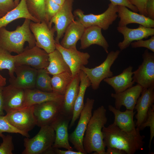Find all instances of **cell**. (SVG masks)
Returning a JSON list of instances; mask_svg holds the SVG:
<instances>
[{
	"instance_id": "obj_15",
	"label": "cell",
	"mask_w": 154,
	"mask_h": 154,
	"mask_svg": "<svg viewBox=\"0 0 154 154\" xmlns=\"http://www.w3.org/2000/svg\"><path fill=\"white\" fill-rule=\"evenodd\" d=\"M55 47L56 49L61 53L69 67L73 77L79 74L82 66L87 64L89 62L90 55L88 52L80 51L76 48H65L60 44L56 43Z\"/></svg>"
},
{
	"instance_id": "obj_48",
	"label": "cell",
	"mask_w": 154,
	"mask_h": 154,
	"mask_svg": "<svg viewBox=\"0 0 154 154\" xmlns=\"http://www.w3.org/2000/svg\"><path fill=\"white\" fill-rule=\"evenodd\" d=\"M55 3L62 6L66 0H52Z\"/></svg>"
},
{
	"instance_id": "obj_13",
	"label": "cell",
	"mask_w": 154,
	"mask_h": 154,
	"mask_svg": "<svg viewBox=\"0 0 154 154\" xmlns=\"http://www.w3.org/2000/svg\"><path fill=\"white\" fill-rule=\"evenodd\" d=\"M74 0H66L58 12L51 19L49 23V27L54 23V29L56 33L55 38L56 43L60 44V40L63 37L66 29L73 21L74 16L72 12Z\"/></svg>"
},
{
	"instance_id": "obj_30",
	"label": "cell",
	"mask_w": 154,
	"mask_h": 154,
	"mask_svg": "<svg viewBox=\"0 0 154 154\" xmlns=\"http://www.w3.org/2000/svg\"><path fill=\"white\" fill-rule=\"evenodd\" d=\"M48 60L49 64L46 69L49 74L53 75L64 72L71 73L62 55L57 50L48 54Z\"/></svg>"
},
{
	"instance_id": "obj_10",
	"label": "cell",
	"mask_w": 154,
	"mask_h": 154,
	"mask_svg": "<svg viewBox=\"0 0 154 154\" xmlns=\"http://www.w3.org/2000/svg\"><path fill=\"white\" fill-rule=\"evenodd\" d=\"M30 30L36 40L35 45L49 54L56 49L55 31L54 27L50 28L45 22L35 23L30 21Z\"/></svg>"
},
{
	"instance_id": "obj_3",
	"label": "cell",
	"mask_w": 154,
	"mask_h": 154,
	"mask_svg": "<svg viewBox=\"0 0 154 154\" xmlns=\"http://www.w3.org/2000/svg\"><path fill=\"white\" fill-rule=\"evenodd\" d=\"M31 20L25 19L23 24L15 30L9 31L3 27L0 29V46L10 53L19 54L24 50L25 42L29 48L35 46L36 40L29 27Z\"/></svg>"
},
{
	"instance_id": "obj_22",
	"label": "cell",
	"mask_w": 154,
	"mask_h": 154,
	"mask_svg": "<svg viewBox=\"0 0 154 154\" xmlns=\"http://www.w3.org/2000/svg\"><path fill=\"white\" fill-rule=\"evenodd\" d=\"M102 29L97 26L85 28L80 39V49H86L90 46L96 44L102 47L106 52L108 53L109 45L102 33Z\"/></svg>"
},
{
	"instance_id": "obj_20",
	"label": "cell",
	"mask_w": 154,
	"mask_h": 154,
	"mask_svg": "<svg viewBox=\"0 0 154 154\" xmlns=\"http://www.w3.org/2000/svg\"><path fill=\"white\" fill-rule=\"evenodd\" d=\"M117 15L120 18L118 26H125L131 23H136L144 27L154 28V20L129 10L126 7L117 5Z\"/></svg>"
},
{
	"instance_id": "obj_7",
	"label": "cell",
	"mask_w": 154,
	"mask_h": 154,
	"mask_svg": "<svg viewBox=\"0 0 154 154\" xmlns=\"http://www.w3.org/2000/svg\"><path fill=\"white\" fill-rule=\"evenodd\" d=\"M94 100L87 98L82 111L78 124L74 131L69 135V141L74 148L83 154H86L83 146V139L88 123L92 117Z\"/></svg>"
},
{
	"instance_id": "obj_8",
	"label": "cell",
	"mask_w": 154,
	"mask_h": 154,
	"mask_svg": "<svg viewBox=\"0 0 154 154\" xmlns=\"http://www.w3.org/2000/svg\"><path fill=\"white\" fill-rule=\"evenodd\" d=\"M14 58L15 65H27L37 70L46 68L49 64L48 54L36 45L27 46Z\"/></svg>"
},
{
	"instance_id": "obj_6",
	"label": "cell",
	"mask_w": 154,
	"mask_h": 154,
	"mask_svg": "<svg viewBox=\"0 0 154 154\" xmlns=\"http://www.w3.org/2000/svg\"><path fill=\"white\" fill-rule=\"evenodd\" d=\"M120 53L118 50L112 51L108 54L104 61L99 65L92 68H89L84 66L80 68L89 79L93 89H98L101 82L108 78L112 77L113 72L110 68Z\"/></svg>"
},
{
	"instance_id": "obj_32",
	"label": "cell",
	"mask_w": 154,
	"mask_h": 154,
	"mask_svg": "<svg viewBox=\"0 0 154 154\" xmlns=\"http://www.w3.org/2000/svg\"><path fill=\"white\" fill-rule=\"evenodd\" d=\"M46 0H26L30 13L40 22H45L49 26L46 13Z\"/></svg>"
},
{
	"instance_id": "obj_9",
	"label": "cell",
	"mask_w": 154,
	"mask_h": 154,
	"mask_svg": "<svg viewBox=\"0 0 154 154\" xmlns=\"http://www.w3.org/2000/svg\"><path fill=\"white\" fill-rule=\"evenodd\" d=\"M142 56V64L133 72V81L143 89L154 88V53L147 49Z\"/></svg>"
},
{
	"instance_id": "obj_27",
	"label": "cell",
	"mask_w": 154,
	"mask_h": 154,
	"mask_svg": "<svg viewBox=\"0 0 154 154\" xmlns=\"http://www.w3.org/2000/svg\"><path fill=\"white\" fill-rule=\"evenodd\" d=\"M85 29L80 22L77 20L74 21L66 29L60 44L65 48H76V43L80 40Z\"/></svg>"
},
{
	"instance_id": "obj_1",
	"label": "cell",
	"mask_w": 154,
	"mask_h": 154,
	"mask_svg": "<svg viewBox=\"0 0 154 154\" xmlns=\"http://www.w3.org/2000/svg\"><path fill=\"white\" fill-rule=\"evenodd\" d=\"M138 130L135 133L123 131L114 122L102 129L104 142L106 147H115L124 151L127 154H134L143 149L145 137Z\"/></svg>"
},
{
	"instance_id": "obj_17",
	"label": "cell",
	"mask_w": 154,
	"mask_h": 154,
	"mask_svg": "<svg viewBox=\"0 0 154 154\" xmlns=\"http://www.w3.org/2000/svg\"><path fill=\"white\" fill-rule=\"evenodd\" d=\"M37 70L29 65H15L16 77L10 78V84L24 90L35 88Z\"/></svg>"
},
{
	"instance_id": "obj_2",
	"label": "cell",
	"mask_w": 154,
	"mask_h": 154,
	"mask_svg": "<svg viewBox=\"0 0 154 154\" xmlns=\"http://www.w3.org/2000/svg\"><path fill=\"white\" fill-rule=\"evenodd\" d=\"M106 110L102 106L93 112L87 125L83 139V146L87 153L106 154L102 129L108 119Z\"/></svg>"
},
{
	"instance_id": "obj_16",
	"label": "cell",
	"mask_w": 154,
	"mask_h": 154,
	"mask_svg": "<svg viewBox=\"0 0 154 154\" xmlns=\"http://www.w3.org/2000/svg\"><path fill=\"white\" fill-rule=\"evenodd\" d=\"M3 109L7 114L22 108L25 106V90L10 84L2 90Z\"/></svg>"
},
{
	"instance_id": "obj_44",
	"label": "cell",
	"mask_w": 154,
	"mask_h": 154,
	"mask_svg": "<svg viewBox=\"0 0 154 154\" xmlns=\"http://www.w3.org/2000/svg\"><path fill=\"white\" fill-rule=\"evenodd\" d=\"M146 10L147 17L154 20V0H148Z\"/></svg>"
},
{
	"instance_id": "obj_24",
	"label": "cell",
	"mask_w": 154,
	"mask_h": 154,
	"mask_svg": "<svg viewBox=\"0 0 154 154\" xmlns=\"http://www.w3.org/2000/svg\"><path fill=\"white\" fill-rule=\"evenodd\" d=\"M25 106L50 101H63L64 95L53 92H45L36 88L25 90Z\"/></svg>"
},
{
	"instance_id": "obj_34",
	"label": "cell",
	"mask_w": 154,
	"mask_h": 154,
	"mask_svg": "<svg viewBox=\"0 0 154 154\" xmlns=\"http://www.w3.org/2000/svg\"><path fill=\"white\" fill-rule=\"evenodd\" d=\"M46 68L37 70L35 88L42 91L52 92L51 78Z\"/></svg>"
},
{
	"instance_id": "obj_43",
	"label": "cell",
	"mask_w": 154,
	"mask_h": 154,
	"mask_svg": "<svg viewBox=\"0 0 154 154\" xmlns=\"http://www.w3.org/2000/svg\"><path fill=\"white\" fill-rule=\"evenodd\" d=\"M46 154H83L82 152L77 151H74L73 150H63L59 148H54L52 147L47 151Z\"/></svg>"
},
{
	"instance_id": "obj_28",
	"label": "cell",
	"mask_w": 154,
	"mask_h": 154,
	"mask_svg": "<svg viewBox=\"0 0 154 154\" xmlns=\"http://www.w3.org/2000/svg\"><path fill=\"white\" fill-rule=\"evenodd\" d=\"M80 82L78 94L73 109L72 116L69 126V129L73 126L79 117L84 106V99L87 88L91 86L90 81L86 74L81 70L79 73Z\"/></svg>"
},
{
	"instance_id": "obj_36",
	"label": "cell",
	"mask_w": 154,
	"mask_h": 154,
	"mask_svg": "<svg viewBox=\"0 0 154 154\" xmlns=\"http://www.w3.org/2000/svg\"><path fill=\"white\" fill-rule=\"evenodd\" d=\"M20 134L27 137H29V134L26 133L17 129L11 125L5 117L4 116H0V137L4 135L3 133Z\"/></svg>"
},
{
	"instance_id": "obj_18",
	"label": "cell",
	"mask_w": 154,
	"mask_h": 154,
	"mask_svg": "<svg viewBox=\"0 0 154 154\" xmlns=\"http://www.w3.org/2000/svg\"><path fill=\"white\" fill-rule=\"evenodd\" d=\"M117 30L123 36V40L118 44V47L121 50L128 47L134 41L146 39L154 35V28L146 27L141 25L135 29L130 28L126 26H118Z\"/></svg>"
},
{
	"instance_id": "obj_31",
	"label": "cell",
	"mask_w": 154,
	"mask_h": 154,
	"mask_svg": "<svg viewBox=\"0 0 154 154\" xmlns=\"http://www.w3.org/2000/svg\"><path fill=\"white\" fill-rule=\"evenodd\" d=\"M73 77L71 72H64L53 75L51 78L52 92L64 95Z\"/></svg>"
},
{
	"instance_id": "obj_41",
	"label": "cell",
	"mask_w": 154,
	"mask_h": 154,
	"mask_svg": "<svg viewBox=\"0 0 154 154\" xmlns=\"http://www.w3.org/2000/svg\"><path fill=\"white\" fill-rule=\"evenodd\" d=\"M130 3L137 9L139 14L147 17L146 10L148 0H128Z\"/></svg>"
},
{
	"instance_id": "obj_19",
	"label": "cell",
	"mask_w": 154,
	"mask_h": 154,
	"mask_svg": "<svg viewBox=\"0 0 154 154\" xmlns=\"http://www.w3.org/2000/svg\"><path fill=\"white\" fill-rule=\"evenodd\" d=\"M143 88L137 84L118 93H112L111 96L115 100V108L120 110L124 106L126 110H134L137 100L140 96Z\"/></svg>"
},
{
	"instance_id": "obj_40",
	"label": "cell",
	"mask_w": 154,
	"mask_h": 154,
	"mask_svg": "<svg viewBox=\"0 0 154 154\" xmlns=\"http://www.w3.org/2000/svg\"><path fill=\"white\" fill-rule=\"evenodd\" d=\"M132 48L144 47L154 52V36H152L149 39L144 40L141 39L133 42L130 44Z\"/></svg>"
},
{
	"instance_id": "obj_14",
	"label": "cell",
	"mask_w": 154,
	"mask_h": 154,
	"mask_svg": "<svg viewBox=\"0 0 154 154\" xmlns=\"http://www.w3.org/2000/svg\"><path fill=\"white\" fill-rule=\"evenodd\" d=\"M72 116L61 112L50 125L55 133V139L52 147L54 148H63L73 150L69 140L68 132V125Z\"/></svg>"
},
{
	"instance_id": "obj_38",
	"label": "cell",
	"mask_w": 154,
	"mask_h": 154,
	"mask_svg": "<svg viewBox=\"0 0 154 154\" xmlns=\"http://www.w3.org/2000/svg\"><path fill=\"white\" fill-rule=\"evenodd\" d=\"M61 7V6L52 0H46V13L47 19L49 23V26L50 20L59 11Z\"/></svg>"
},
{
	"instance_id": "obj_26",
	"label": "cell",
	"mask_w": 154,
	"mask_h": 154,
	"mask_svg": "<svg viewBox=\"0 0 154 154\" xmlns=\"http://www.w3.org/2000/svg\"><path fill=\"white\" fill-rule=\"evenodd\" d=\"M20 18L28 19L35 23L40 22L29 12L26 0H21L15 7L0 18V29Z\"/></svg>"
},
{
	"instance_id": "obj_47",
	"label": "cell",
	"mask_w": 154,
	"mask_h": 154,
	"mask_svg": "<svg viewBox=\"0 0 154 154\" xmlns=\"http://www.w3.org/2000/svg\"><path fill=\"white\" fill-rule=\"evenodd\" d=\"M6 83V79L0 74V87L5 86Z\"/></svg>"
},
{
	"instance_id": "obj_25",
	"label": "cell",
	"mask_w": 154,
	"mask_h": 154,
	"mask_svg": "<svg viewBox=\"0 0 154 154\" xmlns=\"http://www.w3.org/2000/svg\"><path fill=\"white\" fill-rule=\"evenodd\" d=\"M133 69V67L129 66L120 74L106 78L103 80L113 88L115 93L123 92L133 86L134 83L132 76Z\"/></svg>"
},
{
	"instance_id": "obj_23",
	"label": "cell",
	"mask_w": 154,
	"mask_h": 154,
	"mask_svg": "<svg viewBox=\"0 0 154 154\" xmlns=\"http://www.w3.org/2000/svg\"><path fill=\"white\" fill-rule=\"evenodd\" d=\"M108 108L114 115V123L120 129L129 133H135L139 129L136 127L133 121L135 113L133 110H126L122 112L110 105L108 106Z\"/></svg>"
},
{
	"instance_id": "obj_45",
	"label": "cell",
	"mask_w": 154,
	"mask_h": 154,
	"mask_svg": "<svg viewBox=\"0 0 154 154\" xmlns=\"http://www.w3.org/2000/svg\"><path fill=\"white\" fill-rule=\"evenodd\" d=\"M107 151H106V154H125L126 153L122 150L117 148L113 147H107Z\"/></svg>"
},
{
	"instance_id": "obj_35",
	"label": "cell",
	"mask_w": 154,
	"mask_h": 154,
	"mask_svg": "<svg viewBox=\"0 0 154 154\" xmlns=\"http://www.w3.org/2000/svg\"><path fill=\"white\" fill-rule=\"evenodd\" d=\"M149 127L150 130V138L148 147L149 152L151 149L152 141L154 136V105L153 104L149 108L147 118L139 128V130H143L145 127Z\"/></svg>"
},
{
	"instance_id": "obj_39",
	"label": "cell",
	"mask_w": 154,
	"mask_h": 154,
	"mask_svg": "<svg viewBox=\"0 0 154 154\" xmlns=\"http://www.w3.org/2000/svg\"><path fill=\"white\" fill-rule=\"evenodd\" d=\"M19 0H0V18L15 7Z\"/></svg>"
},
{
	"instance_id": "obj_5",
	"label": "cell",
	"mask_w": 154,
	"mask_h": 154,
	"mask_svg": "<svg viewBox=\"0 0 154 154\" xmlns=\"http://www.w3.org/2000/svg\"><path fill=\"white\" fill-rule=\"evenodd\" d=\"M117 11V5L110 3L108 4L107 9L101 14L85 15L80 9L75 10L73 13L76 20L80 22L85 28L97 26L106 30L118 17Z\"/></svg>"
},
{
	"instance_id": "obj_37",
	"label": "cell",
	"mask_w": 154,
	"mask_h": 154,
	"mask_svg": "<svg viewBox=\"0 0 154 154\" xmlns=\"http://www.w3.org/2000/svg\"><path fill=\"white\" fill-rule=\"evenodd\" d=\"M1 138L3 142L0 145V154H13L14 148L12 136L4 135Z\"/></svg>"
},
{
	"instance_id": "obj_4",
	"label": "cell",
	"mask_w": 154,
	"mask_h": 154,
	"mask_svg": "<svg viewBox=\"0 0 154 154\" xmlns=\"http://www.w3.org/2000/svg\"><path fill=\"white\" fill-rule=\"evenodd\" d=\"M55 139V133L50 125L40 127L38 133L33 137L24 139L25 149L22 154H41L52 147Z\"/></svg>"
},
{
	"instance_id": "obj_21",
	"label": "cell",
	"mask_w": 154,
	"mask_h": 154,
	"mask_svg": "<svg viewBox=\"0 0 154 154\" xmlns=\"http://www.w3.org/2000/svg\"><path fill=\"white\" fill-rule=\"evenodd\" d=\"M141 94L134 109L137 112L135 116V126L138 128L146 119L149 109L154 103V88L143 89Z\"/></svg>"
},
{
	"instance_id": "obj_12",
	"label": "cell",
	"mask_w": 154,
	"mask_h": 154,
	"mask_svg": "<svg viewBox=\"0 0 154 154\" xmlns=\"http://www.w3.org/2000/svg\"><path fill=\"white\" fill-rule=\"evenodd\" d=\"M4 116L13 126L26 133L28 134V132L37 125L33 105L7 114Z\"/></svg>"
},
{
	"instance_id": "obj_11",
	"label": "cell",
	"mask_w": 154,
	"mask_h": 154,
	"mask_svg": "<svg viewBox=\"0 0 154 154\" xmlns=\"http://www.w3.org/2000/svg\"><path fill=\"white\" fill-rule=\"evenodd\" d=\"M63 101H48L33 105L37 125H50L62 111Z\"/></svg>"
},
{
	"instance_id": "obj_42",
	"label": "cell",
	"mask_w": 154,
	"mask_h": 154,
	"mask_svg": "<svg viewBox=\"0 0 154 154\" xmlns=\"http://www.w3.org/2000/svg\"><path fill=\"white\" fill-rule=\"evenodd\" d=\"M111 3L116 5H120L125 6L130 9L132 11L137 12L138 11L137 8L131 4L128 0H109Z\"/></svg>"
},
{
	"instance_id": "obj_33",
	"label": "cell",
	"mask_w": 154,
	"mask_h": 154,
	"mask_svg": "<svg viewBox=\"0 0 154 154\" xmlns=\"http://www.w3.org/2000/svg\"><path fill=\"white\" fill-rule=\"evenodd\" d=\"M15 68L14 56L0 46V70H7L10 78L13 79Z\"/></svg>"
},
{
	"instance_id": "obj_29",
	"label": "cell",
	"mask_w": 154,
	"mask_h": 154,
	"mask_svg": "<svg viewBox=\"0 0 154 154\" xmlns=\"http://www.w3.org/2000/svg\"><path fill=\"white\" fill-rule=\"evenodd\" d=\"M80 79L79 74L73 77L64 94L62 112L72 116L74 107L79 92Z\"/></svg>"
},
{
	"instance_id": "obj_46",
	"label": "cell",
	"mask_w": 154,
	"mask_h": 154,
	"mask_svg": "<svg viewBox=\"0 0 154 154\" xmlns=\"http://www.w3.org/2000/svg\"><path fill=\"white\" fill-rule=\"evenodd\" d=\"M3 87H0V116H3L5 114L4 112L3 100L2 96V90Z\"/></svg>"
}]
</instances>
